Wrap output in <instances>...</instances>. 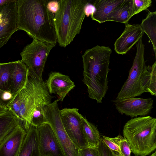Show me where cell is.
<instances>
[{"label":"cell","instance_id":"1","mask_svg":"<svg viewBox=\"0 0 156 156\" xmlns=\"http://www.w3.org/2000/svg\"><path fill=\"white\" fill-rule=\"evenodd\" d=\"M47 0H18L17 26L33 39L55 45L54 15L47 8Z\"/></svg>","mask_w":156,"mask_h":156},{"label":"cell","instance_id":"2","mask_svg":"<svg viewBox=\"0 0 156 156\" xmlns=\"http://www.w3.org/2000/svg\"><path fill=\"white\" fill-rule=\"evenodd\" d=\"M111 48L98 45L87 50L82 56L83 83L87 87L89 97L101 103L108 87V75Z\"/></svg>","mask_w":156,"mask_h":156},{"label":"cell","instance_id":"3","mask_svg":"<svg viewBox=\"0 0 156 156\" xmlns=\"http://www.w3.org/2000/svg\"><path fill=\"white\" fill-rule=\"evenodd\" d=\"M136 52L127 79L116 99L133 98L148 92L156 94V62L147 66L144 59V47L142 37L136 43Z\"/></svg>","mask_w":156,"mask_h":156},{"label":"cell","instance_id":"4","mask_svg":"<svg viewBox=\"0 0 156 156\" xmlns=\"http://www.w3.org/2000/svg\"><path fill=\"white\" fill-rule=\"evenodd\" d=\"M59 9L54 18L57 41L65 48L80 33L85 16V7L89 2L85 0L58 1Z\"/></svg>","mask_w":156,"mask_h":156},{"label":"cell","instance_id":"5","mask_svg":"<svg viewBox=\"0 0 156 156\" xmlns=\"http://www.w3.org/2000/svg\"><path fill=\"white\" fill-rule=\"evenodd\" d=\"M123 135L135 156H146L156 148V119L149 116L136 117L124 126Z\"/></svg>","mask_w":156,"mask_h":156},{"label":"cell","instance_id":"6","mask_svg":"<svg viewBox=\"0 0 156 156\" xmlns=\"http://www.w3.org/2000/svg\"><path fill=\"white\" fill-rule=\"evenodd\" d=\"M19 92L21 104L18 118L27 131L31 126L35 108L41 104H50L53 97L50 94L45 82L29 76L26 85Z\"/></svg>","mask_w":156,"mask_h":156},{"label":"cell","instance_id":"7","mask_svg":"<svg viewBox=\"0 0 156 156\" xmlns=\"http://www.w3.org/2000/svg\"><path fill=\"white\" fill-rule=\"evenodd\" d=\"M55 45L33 39L20 53L21 60L28 68L29 76L42 80L45 64L51 50Z\"/></svg>","mask_w":156,"mask_h":156},{"label":"cell","instance_id":"8","mask_svg":"<svg viewBox=\"0 0 156 156\" xmlns=\"http://www.w3.org/2000/svg\"><path fill=\"white\" fill-rule=\"evenodd\" d=\"M58 101L55 100L45 107L46 122L51 125L55 132L65 156H79V149L73 143L64 128Z\"/></svg>","mask_w":156,"mask_h":156},{"label":"cell","instance_id":"9","mask_svg":"<svg viewBox=\"0 0 156 156\" xmlns=\"http://www.w3.org/2000/svg\"><path fill=\"white\" fill-rule=\"evenodd\" d=\"M76 108H64L60 110L62 123L67 135L79 149L89 147L83 133L82 122V115Z\"/></svg>","mask_w":156,"mask_h":156},{"label":"cell","instance_id":"10","mask_svg":"<svg viewBox=\"0 0 156 156\" xmlns=\"http://www.w3.org/2000/svg\"><path fill=\"white\" fill-rule=\"evenodd\" d=\"M40 156H65L51 125L44 122L36 127Z\"/></svg>","mask_w":156,"mask_h":156},{"label":"cell","instance_id":"11","mask_svg":"<svg viewBox=\"0 0 156 156\" xmlns=\"http://www.w3.org/2000/svg\"><path fill=\"white\" fill-rule=\"evenodd\" d=\"M17 0H12L0 7V48L18 30Z\"/></svg>","mask_w":156,"mask_h":156},{"label":"cell","instance_id":"12","mask_svg":"<svg viewBox=\"0 0 156 156\" xmlns=\"http://www.w3.org/2000/svg\"><path fill=\"white\" fill-rule=\"evenodd\" d=\"M112 101L119 112L132 117L147 115L153 108L151 98L116 99Z\"/></svg>","mask_w":156,"mask_h":156},{"label":"cell","instance_id":"13","mask_svg":"<svg viewBox=\"0 0 156 156\" xmlns=\"http://www.w3.org/2000/svg\"><path fill=\"white\" fill-rule=\"evenodd\" d=\"M125 24L124 31L114 44V50L119 54H126L142 37L144 33L140 24Z\"/></svg>","mask_w":156,"mask_h":156},{"label":"cell","instance_id":"14","mask_svg":"<svg viewBox=\"0 0 156 156\" xmlns=\"http://www.w3.org/2000/svg\"><path fill=\"white\" fill-rule=\"evenodd\" d=\"M45 83L49 93L58 95V101H63L68 93L75 86L69 76L58 72H51Z\"/></svg>","mask_w":156,"mask_h":156},{"label":"cell","instance_id":"15","mask_svg":"<svg viewBox=\"0 0 156 156\" xmlns=\"http://www.w3.org/2000/svg\"><path fill=\"white\" fill-rule=\"evenodd\" d=\"M26 134V131L20 124L0 144V156H18Z\"/></svg>","mask_w":156,"mask_h":156},{"label":"cell","instance_id":"16","mask_svg":"<svg viewBox=\"0 0 156 156\" xmlns=\"http://www.w3.org/2000/svg\"><path fill=\"white\" fill-rule=\"evenodd\" d=\"M29 76V71L21 61H16L11 77L10 92L12 97L26 85Z\"/></svg>","mask_w":156,"mask_h":156},{"label":"cell","instance_id":"17","mask_svg":"<svg viewBox=\"0 0 156 156\" xmlns=\"http://www.w3.org/2000/svg\"><path fill=\"white\" fill-rule=\"evenodd\" d=\"M124 0H97L92 4L95 10L91 15L92 19L99 23L107 21L109 14L117 7L122 3Z\"/></svg>","mask_w":156,"mask_h":156},{"label":"cell","instance_id":"18","mask_svg":"<svg viewBox=\"0 0 156 156\" xmlns=\"http://www.w3.org/2000/svg\"><path fill=\"white\" fill-rule=\"evenodd\" d=\"M18 156H40L36 126H31L26 131Z\"/></svg>","mask_w":156,"mask_h":156},{"label":"cell","instance_id":"19","mask_svg":"<svg viewBox=\"0 0 156 156\" xmlns=\"http://www.w3.org/2000/svg\"><path fill=\"white\" fill-rule=\"evenodd\" d=\"M20 123L18 117L9 109L0 113V144Z\"/></svg>","mask_w":156,"mask_h":156},{"label":"cell","instance_id":"20","mask_svg":"<svg viewBox=\"0 0 156 156\" xmlns=\"http://www.w3.org/2000/svg\"><path fill=\"white\" fill-rule=\"evenodd\" d=\"M133 16V0H124L122 3L109 14L107 17V21L126 23Z\"/></svg>","mask_w":156,"mask_h":156},{"label":"cell","instance_id":"21","mask_svg":"<svg viewBox=\"0 0 156 156\" xmlns=\"http://www.w3.org/2000/svg\"><path fill=\"white\" fill-rule=\"evenodd\" d=\"M151 41L156 56V12H149L140 25Z\"/></svg>","mask_w":156,"mask_h":156},{"label":"cell","instance_id":"22","mask_svg":"<svg viewBox=\"0 0 156 156\" xmlns=\"http://www.w3.org/2000/svg\"><path fill=\"white\" fill-rule=\"evenodd\" d=\"M81 122L84 136L89 147H97L101 139L98 130L83 115Z\"/></svg>","mask_w":156,"mask_h":156},{"label":"cell","instance_id":"23","mask_svg":"<svg viewBox=\"0 0 156 156\" xmlns=\"http://www.w3.org/2000/svg\"><path fill=\"white\" fill-rule=\"evenodd\" d=\"M16 61L0 63V90L10 92L12 74Z\"/></svg>","mask_w":156,"mask_h":156},{"label":"cell","instance_id":"24","mask_svg":"<svg viewBox=\"0 0 156 156\" xmlns=\"http://www.w3.org/2000/svg\"><path fill=\"white\" fill-rule=\"evenodd\" d=\"M43 103L38 105L34 111L31 122V126H37L46 122L44 116V109L45 107L49 105Z\"/></svg>","mask_w":156,"mask_h":156},{"label":"cell","instance_id":"25","mask_svg":"<svg viewBox=\"0 0 156 156\" xmlns=\"http://www.w3.org/2000/svg\"><path fill=\"white\" fill-rule=\"evenodd\" d=\"M110 138L119 147L123 156H131L130 146L125 138L119 134L115 137Z\"/></svg>","mask_w":156,"mask_h":156},{"label":"cell","instance_id":"26","mask_svg":"<svg viewBox=\"0 0 156 156\" xmlns=\"http://www.w3.org/2000/svg\"><path fill=\"white\" fill-rule=\"evenodd\" d=\"M133 16L149 7L152 3L151 0H133Z\"/></svg>","mask_w":156,"mask_h":156},{"label":"cell","instance_id":"27","mask_svg":"<svg viewBox=\"0 0 156 156\" xmlns=\"http://www.w3.org/2000/svg\"><path fill=\"white\" fill-rule=\"evenodd\" d=\"M100 156H116V152L110 149L101 139L98 146Z\"/></svg>","mask_w":156,"mask_h":156},{"label":"cell","instance_id":"28","mask_svg":"<svg viewBox=\"0 0 156 156\" xmlns=\"http://www.w3.org/2000/svg\"><path fill=\"white\" fill-rule=\"evenodd\" d=\"M79 156H100L97 147H88L79 149Z\"/></svg>","mask_w":156,"mask_h":156},{"label":"cell","instance_id":"29","mask_svg":"<svg viewBox=\"0 0 156 156\" xmlns=\"http://www.w3.org/2000/svg\"><path fill=\"white\" fill-rule=\"evenodd\" d=\"M101 139L110 149L123 156L119 147L111 140L110 137L102 136Z\"/></svg>","mask_w":156,"mask_h":156},{"label":"cell","instance_id":"30","mask_svg":"<svg viewBox=\"0 0 156 156\" xmlns=\"http://www.w3.org/2000/svg\"><path fill=\"white\" fill-rule=\"evenodd\" d=\"M59 5L58 1H49L47 5L48 10L53 14H55L59 9Z\"/></svg>","mask_w":156,"mask_h":156},{"label":"cell","instance_id":"31","mask_svg":"<svg viewBox=\"0 0 156 156\" xmlns=\"http://www.w3.org/2000/svg\"><path fill=\"white\" fill-rule=\"evenodd\" d=\"M94 10L95 8L93 5L88 2L86 4L85 7L84 11L85 15L87 17H88L92 15Z\"/></svg>","mask_w":156,"mask_h":156},{"label":"cell","instance_id":"32","mask_svg":"<svg viewBox=\"0 0 156 156\" xmlns=\"http://www.w3.org/2000/svg\"><path fill=\"white\" fill-rule=\"evenodd\" d=\"M12 97L11 92L8 91H5L2 95V99L4 101L7 103Z\"/></svg>","mask_w":156,"mask_h":156},{"label":"cell","instance_id":"33","mask_svg":"<svg viewBox=\"0 0 156 156\" xmlns=\"http://www.w3.org/2000/svg\"><path fill=\"white\" fill-rule=\"evenodd\" d=\"M4 91H3L0 90V105L2 106L7 107L6 106L7 103L4 101L2 99V95Z\"/></svg>","mask_w":156,"mask_h":156},{"label":"cell","instance_id":"34","mask_svg":"<svg viewBox=\"0 0 156 156\" xmlns=\"http://www.w3.org/2000/svg\"><path fill=\"white\" fill-rule=\"evenodd\" d=\"M12 0H0V7L10 2Z\"/></svg>","mask_w":156,"mask_h":156},{"label":"cell","instance_id":"35","mask_svg":"<svg viewBox=\"0 0 156 156\" xmlns=\"http://www.w3.org/2000/svg\"><path fill=\"white\" fill-rule=\"evenodd\" d=\"M8 108L6 107L0 105V113L7 110Z\"/></svg>","mask_w":156,"mask_h":156},{"label":"cell","instance_id":"36","mask_svg":"<svg viewBox=\"0 0 156 156\" xmlns=\"http://www.w3.org/2000/svg\"><path fill=\"white\" fill-rule=\"evenodd\" d=\"M150 156H156V152L155 151Z\"/></svg>","mask_w":156,"mask_h":156},{"label":"cell","instance_id":"37","mask_svg":"<svg viewBox=\"0 0 156 156\" xmlns=\"http://www.w3.org/2000/svg\"><path fill=\"white\" fill-rule=\"evenodd\" d=\"M116 152V156H123L121 155H120V154H119V153H118L117 152Z\"/></svg>","mask_w":156,"mask_h":156}]
</instances>
